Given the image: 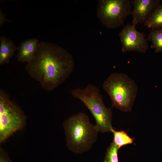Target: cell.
I'll list each match as a JSON object with an SVG mask.
<instances>
[{
	"mask_svg": "<svg viewBox=\"0 0 162 162\" xmlns=\"http://www.w3.org/2000/svg\"><path fill=\"white\" fill-rule=\"evenodd\" d=\"M9 21V20L5 18V16L1 11H0V27L6 22Z\"/></svg>",
	"mask_w": 162,
	"mask_h": 162,
	"instance_id": "obj_16",
	"label": "cell"
},
{
	"mask_svg": "<svg viewBox=\"0 0 162 162\" xmlns=\"http://www.w3.org/2000/svg\"><path fill=\"white\" fill-rule=\"evenodd\" d=\"M146 39L152 42L156 52H162V28L151 29Z\"/></svg>",
	"mask_w": 162,
	"mask_h": 162,
	"instance_id": "obj_12",
	"label": "cell"
},
{
	"mask_svg": "<svg viewBox=\"0 0 162 162\" xmlns=\"http://www.w3.org/2000/svg\"><path fill=\"white\" fill-rule=\"evenodd\" d=\"M39 44L36 38L22 41L18 47V52L16 56L17 60L22 63H27L31 61L35 57Z\"/></svg>",
	"mask_w": 162,
	"mask_h": 162,
	"instance_id": "obj_9",
	"label": "cell"
},
{
	"mask_svg": "<svg viewBox=\"0 0 162 162\" xmlns=\"http://www.w3.org/2000/svg\"><path fill=\"white\" fill-rule=\"evenodd\" d=\"M73 97L81 100L89 110L96 121L99 132H112V113L105 105L99 89L88 84L84 89L75 88L71 92Z\"/></svg>",
	"mask_w": 162,
	"mask_h": 162,
	"instance_id": "obj_4",
	"label": "cell"
},
{
	"mask_svg": "<svg viewBox=\"0 0 162 162\" xmlns=\"http://www.w3.org/2000/svg\"><path fill=\"white\" fill-rule=\"evenodd\" d=\"M131 8L129 0H99L97 16L106 27L114 28L123 24L127 16L130 14Z\"/></svg>",
	"mask_w": 162,
	"mask_h": 162,
	"instance_id": "obj_6",
	"label": "cell"
},
{
	"mask_svg": "<svg viewBox=\"0 0 162 162\" xmlns=\"http://www.w3.org/2000/svg\"><path fill=\"white\" fill-rule=\"evenodd\" d=\"M158 0H132L134 8L130 14L133 17L132 24L136 26L144 23L151 13L160 4Z\"/></svg>",
	"mask_w": 162,
	"mask_h": 162,
	"instance_id": "obj_8",
	"label": "cell"
},
{
	"mask_svg": "<svg viewBox=\"0 0 162 162\" xmlns=\"http://www.w3.org/2000/svg\"><path fill=\"white\" fill-rule=\"evenodd\" d=\"M103 87L109 95L113 107L122 111H131L138 91L132 78L126 74L112 73L104 81Z\"/></svg>",
	"mask_w": 162,
	"mask_h": 162,
	"instance_id": "obj_3",
	"label": "cell"
},
{
	"mask_svg": "<svg viewBox=\"0 0 162 162\" xmlns=\"http://www.w3.org/2000/svg\"><path fill=\"white\" fill-rule=\"evenodd\" d=\"M118 149L113 142L107 149L104 162H118Z\"/></svg>",
	"mask_w": 162,
	"mask_h": 162,
	"instance_id": "obj_14",
	"label": "cell"
},
{
	"mask_svg": "<svg viewBox=\"0 0 162 162\" xmlns=\"http://www.w3.org/2000/svg\"><path fill=\"white\" fill-rule=\"evenodd\" d=\"M27 117L23 111L0 90V142L25 126Z\"/></svg>",
	"mask_w": 162,
	"mask_h": 162,
	"instance_id": "obj_5",
	"label": "cell"
},
{
	"mask_svg": "<svg viewBox=\"0 0 162 162\" xmlns=\"http://www.w3.org/2000/svg\"><path fill=\"white\" fill-rule=\"evenodd\" d=\"M119 36L123 52L135 51L145 53L148 49L147 39L132 24L128 23L124 26L119 32Z\"/></svg>",
	"mask_w": 162,
	"mask_h": 162,
	"instance_id": "obj_7",
	"label": "cell"
},
{
	"mask_svg": "<svg viewBox=\"0 0 162 162\" xmlns=\"http://www.w3.org/2000/svg\"><path fill=\"white\" fill-rule=\"evenodd\" d=\"M74 64L72 55L64 48L43 42L39 43L35 57L25 68L44 90L50 92L66 80L73 72Z\"/></svg>",
	"mask_w": 162,
	"mask_h": 162,
	"instance_id": "obj_1",
	"label": "cell"
},
{
	"mask_svg": "<svg viewBox=\"0 0 162 162\" xmlns=\"http://www.w3.org/2000/svg\"><path fill=\"white\" fill-rule=\"evenodd\" d=\"M0 40V64L2 65L9 63L10 59L18 50V47L4 36H1Z\"/></svg>",
	"mask_w": 162,
	"mask_h": 162,
	"instance_id": "obj_10",
	"label": "cell"
},
{
	"mask_svg": "<svg viewBox=\"0 0 162 162\" xmlns=\"http://www.w3.org/2000/svg\"><path fill=\"white\" fill-rule=\"evenodd\" d=\"M112 132L114 135L113 142L118 149L124 145L131 144L133 142V139L123 130L117 131L113 129Z\"/></svg>",
	"mask_w": 162,
	"mask_h": 162,
	"instance_id": "obj_13",
	"label": "cell"
},
{
	"mask_svg": "<svg viewBox=\"0 0 162 162\" xmlns=\"http://www.w3.org/2000/svg\"><path fill=\"white\" fill-rule=\"evenodd\" d=\"M63 125L67 146L74 153L81 154L88 151L96 141L98 129L84 113L70 116L64 121Z\"/></svg>",
	"mask_w": 162,
	"mask_h": 162,
	"instance_id": "obj_2",
	"label": "cell"
},
{
	"mask_svg": "<svg viewBox=\"0 0 162 162\" xmlns=\"http://www.w3.org/2000/svg\"><path fill=\"white\" fill-rule=\"evenodd\" d=\"M0 162H12L8 154L1 148H0Z\"/></svg>",
	"mask_w": 162,
	"mask_h": 162,
	"instance_id": "obj_15",
	"label": "cell"
},
{
	"mask_svg": "<svg viewBox=\"0 0 162 162\" xmlns=\"http://www.w3.org/2000/svg\"><path fill=\"white\" fill-rule=\"evenodd\" d=\"M151 29L162 28V5H159L143 23Z\"/></svg>",
	"mask_w": 162,
	"mask_h": 162,
	"instance_id": "obj_11",
	"label": "cell"
}]
</instances>
